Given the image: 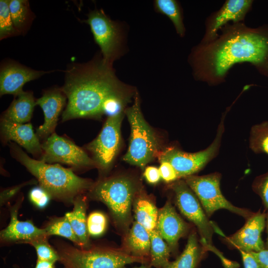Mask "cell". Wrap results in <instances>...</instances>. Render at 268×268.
<instances>
[{"mask_svg": "<svg viewBox=\"0 0 268 268\" xmlns=\"http://www.w3.org/2000/svg\"><path fill=\"white\" fill-rule=\"evenodd\" d=\"M9 146L11 156L37 179L40 187L51 198L72 203L76 197L89 191L94 184L77 176L70 169L30 157L16 143L10 141Z\"/></svg>", "mask_w": 268, "mask_h": 268, "instance_id": "cell-3", "label": "cell"}, {"mask_svg": "<svg viewBox=\"0 0 268 268\" xmlns=\"http://www.w3.org/2000/svg\"><path fill=\"white\" fill-rule=\"evenodd\" d=\"M250 147L255 152L268 155V123L253 126L250 136Z\"/></svg>", "mask_w": 268, "mask_h": 268, "instance_id": "cell-29", "label": "cell"}, {"mask_svg": "<svg viewBox=\"0 0 268 268\" xmlns=\"http://www.w3.org/2000/svg\"><path fill=\"white\" fill-rule=\"evenodd\" d=\"M61 89L67 98L62 122L100 118L114 104L131 102L137 92L118 78L113 66L104 61L101 53L86 63L70 65Z\"/></svg>", "mask_w": 268, "mask_h": 268, "instance_id": "cell-2", "label": "cell"}, {"mask_svg": "<svg viewBox=\"0 0 268 268\" xmlns=\"http://www.w3.org/2000/svg\"><path fill=\"white\" fill-rule=\"evenodd\" d=\"M9 0H0V40L19 35L13 25L9 8Z\"/></svg>", "mask_w": 268, "mask_h": 268, "instance_id": "cell-31", "label": "cell"}, {"mask_svg": "<svg viewBox=\"0 0 268 268\" xmlns=\"http://www.w3.org/2000/svg\"><path fill=\"white\" fill-rule=\"evenodd\" d=\"M43 153L39 160L48 164L60 163L76 170L96 167L85 151L67 138L53 133L41 143Z\"/></svg>", "mask_w": 268, "mask_h": 268, "instance_id": "cell-12", "label": "cell"}, {"mask_svg": "<svg viewBox=\"0 0 268 268\" xmlns=\"http://www.w3.org/2000/svg\"><path fill=\"white\" fill-rule=\"evenodd\" d=\"M36 184H37V181L35 179H32L30 181L24 182L19 185L13 186L12 187L3 190L0 193V204H1L3 203L6 201L12 198L16 193H17L22 187L27 185H33Z\"/></svg>", "mask_w": 268, "mask_h": 268, "instance_id": "cell-35", "label": "cell"}, {"mask_svg": "<svg viewBox=\"0 0 268 268\" xmlns=\"http://www.w3.org/2000/svg\"><path fill=\"white\" fill-rule=\"evenodd\" d=\"M159 168L161 179L166 183H172L179 180L172 166L167 161H161Z\"/></svg>", "mask_w": 268, "mask_h": 268, "instance_id": "cell-34", "label": "cell"}, {"mask_svg": "<svg viewBox=\"0 0 268 268\" xmlns=\"http://www.w3.org/2000/svg\"><path fill=\"white\" fill-rule=\"evenodd\" d=\"M244 268H261L256 258L250 253L240 250Z\"/></svg>", "mask_w": 268, "mask_h": 268, "instance_id": "cell-37", "label": "cell"}, {"mask_svg": "<svg viewBox=\"0 0 268 268\" xmlns=\"http://www.w3.org/2000/svg\"><path fill=\"white\" fill-rule=\"evenodd\" d=\"M265 225L264 214H253L239 230L227 238V241L239 251L249 253L264 250L261 234Z\"/></svg>", "mask_w": 268, "mask_h": 268, "instance_id": "cell-18", "label": "cell"}, {"mask_svg": "<svg viewBox=\"0 0 268 268\" xmlns=\"http://www.w3.org/2000/svg\"><path fill=\"white\" fill-rule=\"evenodd\" d=\"M258 189L264 203L268 208V174L261 181Z\"/></svg>", "mask_w": 268, "mask_h": 268, "instance_id": "cell-38", "label": "cell"}, {"mask_svg": "<svg viewBox=\"0 0 268 268\" xmlns=\"http://www.w3.org/2000/svg\"><path fill=\"white\" fill-rule=\"evenodd\" d=\"M29 197L30 201L40 208L46 206L51 199L50 195L40 187L33 188L29 192Z\"/></svg>", "mask_w": 268, "mask_h": 268, "instance_id": "cell-33", "label": "cell"}, {"mask_svg": "<svg viewBox=\"0 0 268 268\" xmlns=\"http://www.w3.org/2000/svg\"><path fill=\"white\" fill-rule=\"evenodd\" d=\"M226 114V112L222 115L214 140L206 148L189 153L174 147H169L160 154V161L169 162L176 171L179 179L193 175L201 170L218 152L224 131Z\"/></svg>", "mask_w": 268, "mask_h": 268, "instance_id": "cell-10", "label": "cell"}, {"mask_svg": "<svg viewBox=\"0 0 268 268\" xmlns=\"http://www.w3.org/2000/svg\"><path fill=\"white\" fill-rule=\"evenodd\" d=\"M150 250L149 264L155 268H164L169 263L171 250L156 229L149 231Z\"/></svg>", "mask_w": 268, "mask_h": 268, "instance_id": "cell-27", "label": "cell"}, {"mask_svg": "<svg viewBox=\"0 0 268 268\" xmlns=\"http://www.w3.org/2000/svg\"><path fill=\"white\" fill-rule=\"evenodd\" d=\"M188 62L194 78L210 86L224 82L238 63H250L268 76V25L252 28L244 22L229 23L214 39L194 46Z\"/></svg>", "mask_w": 268, "mask_h": 268, "instance_id": "cell-1", "label": "cell"}, {"mask_svg": "<svg viewBox=\"0 0 268 268\" xmlns=\"http://www.w3.org/2000/svg\"><path fill=\"white\" fill-rule=\"evenodd\" d=\"M220 179L219 173H214L203 176L193 175L183 179L198 198L207 216L222 208L244 218L251 216V212L233 205L223 196L220 188Z\"/></svg>", "mask_w": 268, "mask_h": 268, "instance_id": "cell-11", "label": "cell"}, {"mask_svg": "<svg viewBox=\"0 0 268 268\" xmlns=\"http://www.w3.org/2000/svg\"><path fill=\"white\" fill-rule=\"evenodd\" d=\"M143 176L149 184H155L161 179L159 168L155 166H147L144 169Z\"/></svg>", "mask_w": 268, "mask_h": 268, "instance_id": "cell-36", "label": "cell"}, {"mask_svg": "<svg viewBox=\"0 0 268 268\" xmlns=\"http://www.w3.org/2000/svg\"><path fill=\"white\" fill-rule=\"evenodd\" d=\"M170 188L174 193L176 203L180 212L197 227L204 249L215 254L225 268H238V264L225 258L213 246L212 238L214 224L208 220L198 198L186 181L182 179L178 180L171 184Z\"/></svg>", "mask_w": 268, "mask_h": 268, "instance_id": "cell-7", "label": "cell"}, {"mask_svg": "<svg viewBox=\"0 0 268 268\" xmlns=\"http://www.w3.org/2000/svg\"><path fill=\"white\" fill-rule=\"evenodd\" d=\"M67 98L61 88L45 91L36 99V105L42 109L44 123L36 130V134L40 139L46 140L55 132L59 117L64 108Z\"/></svg>", "mask_w": 268, "mask_h": 268, "instance_id": "cell-15", "label": "cell"}, {"mask_svg": "<svg viewBox=\"0 0 268 268\" xmlns=\"http://www.w3.org/2000/svg\"><path fill=\"white\" fill-rule=\"evenodd\" d=\"M53 265L54 264L50 262L37 259L35 268H48Z\"/></svg>", "mask_w": 268, "mask_h": 268, "instance_id": "cell-40", "label": "cell"}, {"mask_svg": "<svg viewBox=\"0 0 268 268\" xmlns=\"http://www.w3.org/2000/svg\"><path fill=\"white\" fill-rule=\"evenodd\" d=\"M132 256L150 261V237L149 232L134 221L126 234L122 249Z\"/></svg>", "mask_w": 268, "mask_h": 268, "instance_id": "cell-20", "label": "cell"}, {"mask_svg": "<svg viewBox=\"0 0 268 268\" xmlns=\"http://www.w3.org/2000/svg\"><path fill=\"white\" fill-rule=\"evenodd\" d=\"M203 252L198 243L195 232L189 236L182 254L164 268H196L202 258Z\"/></svg>", "mask_w": 268, "mask_h": 268, "instance_id": "cell-25", "label": "cell"}, {"mask_svg": "<svg viewBox=\"0 0 268 268\" xmlns=\"http://www.w3.org/2000/svg\"><path fill=\"white\" fill-rule=\"evenodd\" d=\"M267 246L268 248V238L267 241Z\"/></svg>", "mask_w": 268, "mask_h": 268, "instance_id": "cell-42", "label": "cell"}, {"mask_svg": "<svg viewBox=\"0 0 268 268\" xmlns=\"http://www.w3.org/2000/svg\"><path fill=\"white\" fill-rule=\"evenodd\" d=\"M36 100L33 93L23 91L16 96L8 108L2 113L0 119L10 122L25 124L32 118Z\"/></svg>", "mask_w": 268, "mask_h": 268, "instance_id": "cell-21", "label": "cell"}, {"mask_svg": "<svg viewBox=\"0 0 268 268\" xmlns=\"http://www.w3.org/2000/svg\"><path fill=\"white\" fill-rule=\"evenodd\" d=\"M57 252L65 268H125L133 263L149 264V261L130 255L122 249L108 247L78 248L62 244Z\"/></svg>", "mask_w": 268, "mask_h": 268, "instance_id": "cell-5", "label": "cell"}, {"mask_svg": "<svg viewBox=\"0 0 268 268\" xmlns=\"http://www.w3.org/2000/svg\"><path fill=\"white\" fill-rule=\"evenodd\" d=\"M125 113L130 125L131 135L128 150L123 159L143 170L157 156L159 145L156 134L143 116L137 92L133 104Z\"/></svg>", "mask_w": 268, "mask_h": 268, "instance_id": "cell-6", "label": "cell"}, {"mask_svg": "<svg viewBox=\"0 0 268 268\" xmlns=\"http://www.w3.org/2000/svg\"><path fill=\"white\" fill-rule=\"evenodd\" d=\"M156 230L166 241L171 251L176 252L180 238L188 231L189 225L176 212L170 201L158 210Z\"/></svg>", "mask_w": 268, "mask_h": 268, "instance_id": "cell-16", "label": "cell"}, {"mask_svg": "<svg viewBox=\"0 0 268 268\" xmlns=\"http://www.w3.org/2000/svg\"><path fill=\"white\" fill-rule=\"evenodd\" d=\"M72 203L73 210L67 212L65 215L67 218L78 238L81 245V248H88L90 246L87 229L85 198L82 195H79L75 197Z\"/></svg>", "mask_w": 268, "mask_h": 268, "instance_id": "cell-23", "label": "cell"}, {"mask_svg": "<svg viewBox=\"0 0 268 268\" xmlns=\"http://www.w3.org/2000/svg\"><path fill=\"white\" fill-rule=\"evenodd\" d=\"M249 253L256 258L261 268H268V249Z\"/></svg>", "mask_w": 268, "mask_h": 268, "instance_id": "cell-39", "label": "cell"}, {"mask_svg": "<svg viewBox=\"0 0 268 268\" xmlns=\"http://www.w3.org/2000/svg\"><path fill=\"white\" fill-rule=\"evenodd\" d=\"M48 235H43L25 243L33 246L36 251L37 259L47 261L54 264L59 261V257L48 242Z\"/></svg>", "mask_w": 268, "mask_h": 268, "instance_id": "cell-30", "label": "cell"}, {"mask_svg": "<svg viewBox=\"0 0 268 268\" xmlns=\"http://www.w3.org/2000/svg\"><path fill=\"white\" fill-rule=\"evenodd\" d=\"M54 268V266H51V267H50L49 268Z\"/></svg>", "mask_w": 268, "mask_h": 268, "instance_id": "cell-43", "label": "cell"}, {"mask_svg": "<svg viewBox=\"0 0 268 268\" xmlns=\"http://www.w3.org/2000/svg\"><path fill=\"white\" fill-rule=\"evenodd\" d=\"M124 111L109 116L98 136L84 146L102 175L110 170L121 147Z\"/></svg>", "mask_w": 268, "mask_h": 268, "instance_id": "cell-9", "label": "cell"}, {"mask_svg": "<svg viewBox=\"0 0 268 268\" xmlns=\"http://www.w3.org/2000/svg\"><path fill=\"white\" fill-rule=\"evenodd\" d=\"M53 71L35 70L13 61L3 62L0 69V96L5 94L15 96L23 91L25 83Z\"/></svg>", "mask_w": 268, "mask_h": 268, "instance_id": "cell-14", "label": "cell"}, {"mask_svg": "<svg viewBox=\"0 0 268 268\" xmlns=\"http://www.w3.org/2000/svg\"><path fill=\"white\" fill-rule=\"evenodd\" d=\"M107 225V218L100 211L91 212L87 218V229L88 234L99 236L105 231Z\"/></svg>", "mask_w": 268, "mask_h": 268, "instance_id": "cell-32", "label": "cell"}, {"mask_svg": "<svg viewBox=\"0 0 268 268\" xmlns=\"http://www.w3.org/2000/svg\"><path fill=\"white\" fill-rule=\"evenodd\" d=\"M48 236L58 235L65 237L81 248V244L76 236L67 218L65 215L53 219L44 228Z\"/></svg>", "mask_w": 268, "mask_h": 268, "instance_id": "cell-28", "label": "cell"}, {"mask_svg": "<svg viewBox=\"0 0 268 268\" xmlns=\"http://www.w3.org/2000/svg\"><path fill=\"white\" fill-rule=\"evenodd\" d=\"M154 8L158 12L167 16L172 22L177 33L183 37L186 28L183 22V14L179 2L175 0H155Z\"/></svg>", "mask_w": 268, "mask_h": 268, "instance_id": "cell-26", "label": "cell"}, {"mask_svg": "<svg viewBox=\"0 0 268 268\" xmlns=\"http://www.w3.org/2000/svg\"><path fill=\"white\" fill-rule=\"evenodd\" d=\"M253 3L252 0H226L218 10L206 18L204 33L200 42L207 43L214 39L220 30L230 22L233 23L244 22Z\"/></svg>", "mask_w": 268, "mask_h": 268, "instance_id": "cell-13", "label": "cell"}, {"mask_svg": "<svg viewBox=\"0 0 268 268\" xmlns=\"http://www.w3.org/2000/svg\"><path fill=\"white\" fill-rule=\"evenodd\" d=\"M142 189L134 178L117 176L103 178L94 183L88 195L106 205L116 226L127 233L132 221L134 198Z\"/></svg>", "mask_w": 268, "mask_h": 268, "instance_id": "cell-4", "label": "cell"}, {"mask_svg": "<svg viewBox=\"0 0 268 268\" xmlns=\"http://www.w3.org/2000/svg\"><path fill=\"white\" fill-rule=\"evenodd\" d=\"M151 266L149 264H143L141 266L136 268H150Z\"/></svg>", "mask_w": 268, "mask_h": 268, "instance_id": "cell-41", "label": "cell"}, {"mask_svg": "<svg viewBox=\"0 0 268 268\" xmlns=\"http://www.w3.org/2000/svg\"><path fill=\"white\" fill-rule=\"evenodd\" d=\"M0 136L3 143L13 141L35 157L42 156L40 140L31 123L19 124L0 119Z\"/></svg>", "mask_w": 268, "mask_h": 268, "instance_id": "cell-17", "label": "cell"}, {"mask_svg": "<svg viewBox=\"0 0 268 268\" xmlns=\"http://www.w3.org/2000/svg\"><path fill=\"white\" fill-rule=\"evenodd\" d=\"M133 207L135 221L149 232L156 229L158 210L142 189L135 196Z\"/></svg>", "mask_w": 268, "mask_h": 268, "instance_id": "cell-22", "label": "cell"}, {"mask_svg": "<svg viewBox=\"0 0 268 268\" xmlns=\"http://www.w3.org/2000/svg\"><path fill=\"white\" fill-rule=\"evenodd\" d=\"M83 21L89 25L104 61L113 66L125 52V26L121 22L112 20L101 9L90 11L87 19Z\"/></svg>", "mask_w": 268, "mask_h": 268, "instance_id": "cell-8", "label": "cell"}, {"mask_svg": "<svg viewBox=\"0 0 268 268\" xmlns=\"http://www.w3.org/2000/svg\"><path fill=\"white\" fill-rule=\"evenodd\" d=\"M23 200L22 194L15 204L10 208V220L7 226L0 231L1 241L25 243L40 236L47 235L44 228H38L30 221H21L18 219V209Z\"/></svg>", "mask_w": 268, "mask_h": 268, "instance_id": "cell-19", "label": "cell"}, {"mask_svg": "<svg viewBox=\"0 0 268 268\" xmlns=\"http://www.w3.org/2000/svg\"><path fill=\"white\" fill-rule=\"evenodd\" d=\"M9 8L15 28L20 35H25L35 18L27 0H9Z\"/></svg>", "mask_w": 268, "mask_h": 268, "instance_id": "cell-24", "label": "cell"}]
</instances>
